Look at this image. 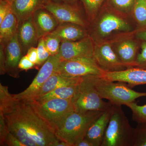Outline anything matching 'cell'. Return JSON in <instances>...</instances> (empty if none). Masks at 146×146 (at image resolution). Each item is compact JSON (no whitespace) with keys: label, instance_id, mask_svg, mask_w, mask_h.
I'll use <instances>...</instances> for the list:
<instances>
[{"label":"cell","instance_id":"cell-1","mask_svg":"<svg viewBox=\"0 0 146 146\" xmlns=\"http://www.w3.org/2000/svg\"><path fill=\"white\" fill-rule=\"evenodd\" d=\"M0 115L25 146H56L60 140L35 109L31 100L17 98L0 83Z\"/></svg>","mask_w":146,"mask_h":146},{"label":"cell","instance_id":"cell-2","mask_svg":"<svg viewBox=\"0 0 146 146\" xmlns=\"http://www.w3.org/2000/svg\"><path fill=\"white\" fill-rule=\"evenodd\" d=\"M104 112L73 111L68 115L55 132L56 136L58 139L66 142L70 146H75L78 142L85 138L89 128Z\"/></svg>","mask_w":146,"mask_h":146},{"label":"cell","instance_id":"cell-3","mask_svg":"<svg viewBox=\"0 0 146 146\" xmlns=\"http://www.w3.org/2000/svg\"><path fill=\"white\" fill-rule=\"evenodd\" d=\"M88 76L100 96L113 105L126 106L138 98L146 97V92L134 91L125 82L110 81L94 75Z\"/></svg>","mask_w":146,"mask_h":146},{"label":"cell","instance_id":"cell-4","mask_svg":"<svg viewBox=\"0 0 146 146\" xmlns=\"http://www.w3.org/2000/svg\"><path fill=\"white\" fill-rule=\"evenodd\" d=\"M134 131L121 106L112 105L110 119L101 146H132Z\"/></svg>","mask_w":146,"mask_h":146},{"label":"cell","instance_id":"cell-5","mask_svg":"<svg viewBox=\"0 0 146 146\" xmlns=\"http://www.w3.org/2000/svg\"><path fill=\"white\" fill-rule=\"evenodd\" d=\"M31 100L36 112L54 133L68 115L74 111L72 100L56 99L41 104Z\"/></svg>","mask_w":146,"mask_h":146},{"label":"cell","instance_id":"cell-6","mask_svg":"<svg viewBox=\"0 0 146 146\" xmlns=\"http://www.w3.org/2000/svg\"><path fill=\"white\" fill-rule=\"evenodd\" d=\"M73 102L74 111L78 112H104L112 105L109 102H105L100 96L89 80L88 75L82 77Z\"/></svg>","mask_w":146,"mask_h":146},{"label":"cell","instance_id":"cell-7","mask_svg":"<svg viewBox=\"0 0 146 146\" xmlns=\"http://www.w3.org/2000/svg\"><path fill=\"white\" fill-rule=\"evenodd\" d=\"M55 72L65 76L81 77L90 75L100 76L104 72L94 58H84L61 60Z\"/></svg>","mask_w":146,"mask_h":146},{"label":"cell","instance_id":"cell-8","mask_svg":"<svg viewBox=\"0 0 146 146\" xmlns=\"http://www.w3.org/2000/svg\"><path fill=\"white\" fill-rule=\"evenodd\" d=\"M94 48L92 39L88 36L78 41H61L58 55L61 60L94 58Z\"/></svg>","mask_w":146,"mask_h":146},{"label":"cell","instance_id":"cell-9","mask_svg":"<svg viewBox=\"0 0 146 146\" xmlns=\"http://www.w3.org/2000/svg\"><path fill=\"white\" fill-rule=\"evenodd\" d=\"M61 60L58 55L50 56L42 65L30 85L23 92L13 94L17 98L30 99L43 85L48 79L55 72Z\"/></svg>","mask_w":146,"mask_h":146},{"label":"cell","instance_id":"cell-10","mask_svg":"<svg viewBox=\"0 0 146 146\" xmlns=\"http://www.w3.org/2000/svg\"><path fill=\"white\" fill-rule=\"evenodd\" d=\"M2 44L4 52L5 74L14 78H18L21 71L18 65L24 54L18 41L17 33L5 44Z\"/></svg>","mask_w":146,"mask_h":146},{"label":"cell","instance_id":"cell-11","mask_svg":"<svg viewBox=\"0 0 146 146\" xmlns=\"http://www.w3.org/2000/svg\"><path fill=\"white\" fill-rule=\"evenodd\" d=\"M77 3H57L49 1L44 8L52 13L60 23H72L85 27L86 21L80 12Z\"/></svg>","mask_w":146,"mask_h":146},{"label":"cell","instance_id":"cell-12","mask_svg":"<svg viewBox=\"0 0 146 146\" xmlns=\"http://www.w3.org/2000/svg\"><path fill=\"white\" fill-rule=\"evenodd\" d=\"M94 58L97 65L104 72H116L126 69L115 51L108 44L95 47Z\"/></svg>","mask_w":146,"mask_h":146},{"label":"cell","instance_id":"cell-13","mask_svg":"<svg viewBox=\"0 0 146 146\" xmlns=\"http://www.w3.org/2000/svg\"><path fill=\"white\" fill-rule=\"evenodd\" d=\"M99 77L110 81L125 82L131 88L146 84V70L136 67L116 72H104Z\"/></svg>","mask_w":146,"mask_h":146},{"label":"cell","instance_id":"cell-14","mask_svg":"<svg viewBox=\"0 0 146 146\" xmlns=\"http://www.w3.org/2000/svg\"><path fill=\"white\" fill-rule=\"evenodd\" d=\"M32 18L39 39L52 33L60 23L54 15L44 7L36 10Z\"/></svg>","mask_w":146,"mask_h":146},{"label":"cell","instance_id":"cell-15","mask_svg":"<svg viewBox=\"0 0 146 146\" xmlns=\"http://www.w3.org/2000/svg\"><path fill=\"white\" fill-rule=\"evenodd\" d=\"M17 35L24 54L38 43L39 39L33 21L32 15L18 22Z\"/></svg>","mask_w":146,"mask_h":146},{"label":"cell","instance_id":"cell-16","mask_svg":"<svg viewBox=\"0 0 146 146\" xmlns=\"http://www.w3.org/2000/svg\"><path fill=\"white\" fill-rule=\"evenodd\" d=\"M81 77H70L65 76L54 72L45 82L42 87L29 100H34L47 94L50 91L64 86H75L80 84Z\"/></svg>","mask_w":146,"mask_h":146},{"label":"cell","instance_id":"cell-17","mask_svg":"<svg viewBox=\"0 0 146 146\" xmlns=\"http://www.w3.org/2000/svg\"><path fill=\"white\" fill-rule=\"evenodd\" d=\"M131 27L122 18L110 13L104 14L97 26V33L102 37L109 35L115 31H129Z\"/></svg>","mask_w":146,"mask_h":146},{"label":"cell","instance_id":"cell-18","mask_svg":"<svg viewBox=\"0 0 146 146\" xmlns=\"http://www.w3.org/2000/svg\"><path fill=\"white\" fill-rule=\"evenodd\" d=\"M112 106L104 111L94 121L87 131L85 138L94 146H101L110 119Z\"/></svg>","mask_w":146,"mask_h":146},{"label":"cell","instance_id":"cell-19","mask_svg":"<svg viewBox=\"0 0 146 146\" xmlns=\"http://www.w3.org/2000/svg\"><path fill=\"white\" fill-rule=\"evenodd\" d=\"M49 0H13L11 11L18 22L31 16L37 9L44 7Z\"/></svg>","mask_w":146,"mask_h":146},{"label":"cell","instance_id":"cell-20","mask_svg":"<svg viewBox=\"0 0 146 146\" xmlns=\"http://www.w3.org/2000/svg\"><path fill=\"white\" fill-rule=\"evenodd\" d=\"M51 34L57 36L61 41H76L87 36L84 27L72 23H60Z\"/></svg>","mask_w":146,"mask_h":146},{"label":"cell","instance_id":"cell-21","mask_svg":"<svg viewBox=\"0 0 146 146\" xmlns=\"http://www.w3.org/2000/svg\"><path fill=\"white\" fill-rule=\"evenodd\" d=\"M137 44L132 40L123 41L119 44L115 50L119 59L126 67L134 66L137 57Z\"/></svg>","mask_w":146,"mask_h":146},{"label":"cell","instance_id":"cell-22","mask_svg":"<svg viewBox=\"0 0 146 146\" xmlns=\"http://www.w3.org/2000/svg\"><path fill=\"white\" fill-rule=\"evenodd\" d=\"M78 85L64 86L58 88L42 96L32 100L39 104L44 103L50 100L56 99L73 100L78 90Z\"/></svg>","mask_w":146,"mask_h":146},{"label":"cell","instance_id":"cell-23","mask_svg":"<svg viewBox=\"0 0 146 146\" xmlns=\"http://www.w3.org/2000/svg\"><path fill=\"white\" fill-rule=\"evenodd\" d=\"M18 26V19L11 11L0 23L1 44H5L17 33Z\"/></svg>","mask_w":146,"mask_h":146},{"label":"cell","instance_id":"cell-24","mask_svg":"<svg viewBox=\"0 0 146 146\" xmlns=\"http://www.w3.org/2000/svg\"><path fill=\"white\" fill-rule=\"evenodd\" d=\"M0 146H25L9 131L3 121H0Z\"/></svg>","mask_w":146,"mask_h":146},{"label":"cell","instance_id":"cell-25","mask_svg":"<svg viewBox=\"0 0 146 146\" xmlns=\"http://www.w3.org/2000/svg\"><path fill=\"white\" fill-rule=\"evenodd\" d=\"M126 106L130 108L132 112V119L137 123H146V104L138 105L133 102L128 104Z\"/></svg>","mask_w":146,"mask_h":146},{"label":"cell","instance_id":"cell-26","mask_svg":"<svg viewBox=\"0 0 146 146\" xmlns=\"http://www.w3.org/2000/svg\"><path fill=\"white\" fill-rule=\"evenodd\" d=\"M133 12L136 21L141 26L146 25V0H135Z\"/></svg>","mask_w":146,"mask_h":146},{"label":"cell","instance_id":"cell-27","mask_svg":"<svg viewBox=\"0 0 146 146\" xmlns=\"http://www.w3.org/2000/svg\"><path fill=\"white\" fill-rule=\"evenodd\" d=\"M46 48L51 56L57 55L60 51L61 40L57 36L50 34L44 37Z\"/></svg>","mask_w":146,"mask_h":146},{"label":"cell","instance_id":"cell-28","mask_svg":"<svg viewBox=\"0 0 146 146\" xmlns=\"http://www.w3.org/2000/svg\"><path fill=\"white\" fill-rule=\"evenodd\" d=\"M132 146H146V123H138L134 128Z\"/></svg>","mask_w":146,"mask_h":146},{"label":"cell","instance_id":"cell-29","mask_svg":"<svg viewBox=\"0 0 146 146\" xmlns=\"http://www.w3.org/2000/svg\"><path fill=\"white\" fill-rule=\"evenodd\" d=\"M135 0H108L110 5L115 9L123 13L133 11Z\"/></svg>","mask_w":146,"mask_h":146},{"label":"cell","instance_id":"cell-30","mask_svg":"<svg viewBox=\"0 0 146 146\" xmlns=\"http://www.w3.org/2000/svg\"><path fill=\"white\" fill-rule=\"evenodd\" d=\"M105 1V0H79L82 3L86 13L90 18H93Z\"/></svg>","mask_w":146,"mask_h":146},{"label":"cell","instance_id":"cell-31","mask_svg":"<svg viewBox=\"0 0 146 146\" xmlns=\"http://www.w3.org/2000/svg\"><path fill=\"white\" fill-rule=\"evenodd\" d=\"M37 49L38 54V67L43 65L51 55L46 48L43 37L39 39L37 43Z\"/></svg>","mask_w":146,"mask_h":146},{"label":"cell","instance_id":"cell-32","mask_svg":"<svg viewBox=\"0 0 146 146\" xmlns=\"http://www.w3.org/2000/svg\"><path fill=\"white\" fill-rule=\"evenodd\" d=\"M134 66L146 70V42L145 41L141 44V51L137 55Z\"/></svg>","mask_w":146,"mask_h":146},{"label":"cell","instance_id":"cell-33","mask_svg":"<svg viewBox=\"0 0 146 146\" xmlns=\"http://www.w3.org/2000/svg\"><path fill=\"white\" fill-rule=\"evenodd\" d=\"M11 11V4L6 1L0 0V23Z\"/></svg>","mask_w":146,"mask_h":146},{"label":"cell","instance_id":"cell-34","mask_svg":"<svg viewBox=\"0 0 146 146\" xmlns=\"http://www.w3.org/2000/svg\"><path fill=\"white\" fill-rule=\"evenodd\" d=\"M18 67L21 70L28 71L36 68V65L29 59L27 55L23 56L19 62Z\"/></svg>","mask_w":146,"mask_h":146},{"label":"cell","instance_id":"cell-35","mask_svg":"<svg viewBox=\"0 0 146 146\" xmlns=\"http://www.w3.org/2000/svg\"><path fill=\"white\" fill-rule=\"evenodd\" d=\"M26 55L29 59L36 65L37 68L38 63V54L37 52V48L32 47L30 48L27 52Z\"/></svg>","mask_w":146,"mask_h":146},{"label":"cell","instance_id":"cell-36","mask_svg":"<svg viewBox=\"0 0 146 146\" xmlns=\"http://www.w3.org/2000/svg\"><path fill=\"white\" fill-rule=\"evenodd\" d=\"M52 2L57 3L74 4L77 3L79 0H49Z\"/></svg>","mask_w":146,"mask_h":146},{"label":"cell","instance_id":"cell-37","mask_svg":"<svg viewBox=\"0 0 146 146\" xmlns=\"http://www.w3.org/2000/svg\"><path fill=\"white\" fill-rule=\"evenodd\" d=\"M75 146H94V145L89 140L86 138H84L82 140L79 141Z\"/></svg>","mask_w":146,"mask_h":146},{"label":"cell","instance_id":"cell-38","mask_svg":"<svg viewBox=\"0 0 146 146\" xmlns=\"http://www.w3.org/2000/svg\"><path fill=\"white\" fill-rule=\"evenodd\" d=\"M136 36L138 39L146 42V30L138 32L136 34Z\"/></svg>","mask_w":146,"mask_h":146},{"label":"cell","instance_id":"cell-39","mask_svg":"<svg viewBox=\"0 0 146 146\" xmlns=\"http://www.w3.org/2000/svg\"><path fill=\"white\" fill-rule=\"evenodd\" d=\"M3 1H6L10 3V4H11L13 0H3Z\"/></svg>","mask_w":146,"mask_h":146}]
</instances>
